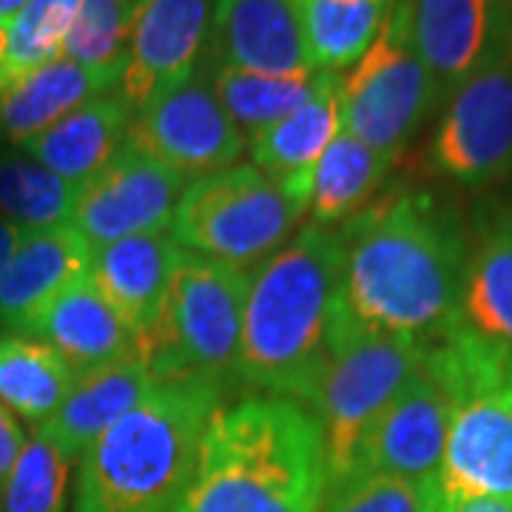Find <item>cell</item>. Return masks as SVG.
<instances>
[{"mask_svg":"<svg viewBox=\"0 0 512 512\" xmlns=\"http://www.w3.org/2000/svg\"><path fill=\"white\" fill-rule=\"evenodd\" d=\"M342 308L356 325L433 342L461 322L467 225L453 202L396 183L339 228Z\"/></svg>","mask_w":512,"mask_h":512,"instance_id":"cell-1","label":"cell"},{"mask_svg":"<svg viewBox=\"0 0 512 512\" xmlns=\"http://www.w3.org/2000/svg\"><path fill=\"white\" fill-rule=\"evenodd\" d=\"M339 313V231L305 225L251 276L237 382L268 396L311 404L328 367Z\"/></svg>","mask_w":512,"mask_h":512,"instance_id":"cell-2","label":"cell"},{"mask_svg":"<svg viewBox=\"0 0 512 512\" xmlns=\"http://www.w3.org/2000/svg\"><path fill=\"white\" fill-rule=\"evenodd\" d=\"M328 467L308 404L248 396L220 404L174 512H322Z\"/></svg>","mask_w":512,"mask_h":512,"instance_id":"cell-3","label":"cell"},{"mask_svg":"<svg viewBox=\"0 0 512 512\" xmlns=\"http://www.w3.org/2000/svg\"><path fill=\"white\" fill-rule=\"evenodd\" d=\"M211 379H165L80 456L72 512H174L222 404Z\"/></svg>","mask_w":512,"mask_h":512,"instance_id":"cell-4","label":"cell"},{"mask_svg":"<svg viewBox=\"0 0 512 512\" xmlns=\"http://www.w3.org/2000/svg\"><path fill=\"white\" fill-rule=\"evenodd\" d=\"M427 365L450 393L439 493L453 512L470 498H512V345L458 322L427 342Z\"/></svg>","mask_w":512,"mask_h":512,"instance_id":"cell-5","label":"cell"},{"mask_svg":"<svg viewBox=\"0 0 512 512\" xmlns=\"http://www.w3.org/2000/svg\"><path fill=\"white\" fill-rule=\"evenodd\" d=\"M248 288L251 274L245 268L180 248L163 313L137 345L154 382L211 379L225 390L239 384L237 356Z\"/></svg>","mask_w":512,"mask_h":512,"instance_id":"cell-6","label":"cell"},{"mask_svg":"<svg viewBox=\"0 0 512 512\" xmlns=\"http://www.w3.org/2000/svg\"><path fill=\"white\" fill-rule=\"evenodd\" d=\"M427 342L367 330L345 308L330 342V359L313 396V416L322 430L328 487L356 473V461L376 419L416 373Z\"/></svg>","mask_w":512,"mask_h":512,"instance_id":"cell-7","label":"cell"},{"mask_svg":"<svg viewBox=\"0 0 512 512\" xmlns=\"http://www.w3.org/2000/svg\"><path fill=\"white\" fill-rule=\"evenodd\" d=\"M305 211L259 168L231 165L185 185L171 239L183 251L248 271L291 239Z\"/></svg>","mask_w":512,"mask_h":512,"instance_id":"cell-8","label":"cell"},{"mask_svg":"<svg viewBox=\"0 0 512 512\" xmlns=\"http://www.w3.org/2000/svg\"><path fill=\"white\" fill-rule=\"evenodd\" d=\"M439 106L436 80L413 40L410 0H393L376 40L342 83V128L396 165Z\"/></svg>","mask_w":512,"mask_h":512,"instance_id":"cell-9","label":"cell"},{"mask_svg":"<svg viewBox=\"0 0 512 512\" xmlns=\"http://www.w3.org/2000/svg\"><path fill=\"white\" fill-rule=\"evenodd\" d=\"M128 140L188 183L237 165L245 134L214 92L205 63L134 111Z\"/></svg>","mask_w":512,"mask_h":512,"instance_id":"cell-10","label":"cell"},{"mask_svg":"<svg viewBox=\"0 0 512 512\" xmlns=\"http://www.w3.org/2000/svg\"><path fill=\"white\" fill-rule=\"evenodd\" d=\"M427 165L464 188H487L510 174L512 55L495 60L441 103Z\"/></svg>","mask_w":512,"mask_h":512,"instance_id":"cell-11","label":"cell"},{"mask_svg":"<svg viewBox=\"0 0 512 512\" xmlns=\"http://www.w3.org/2000/svg\"><path fill=\"white\" fill-rule=\"evenodd\" d=\"M185 185V177L126 140L109 163L77 185L69 222L92 248L137 234H165Z\"/></svg>","mask_w":512,"mask_h":512,"instance_id":"cell-12","label":"cell"},{"mask_svg":"<svg viewBox=\"0 0 512 512\" xmlns=\"http://www.w3.org/2000/svg\"><path fill=\"white\" fill-rule=\"evenodd\" d=\"M410 26L441 103L512 55V0H410Z\"/></svg>","mask_w":512,"mask_h":512,"instance_id":"cell-13","label":"cell"},{"mask_svg":"<svg viewBox=\"0 0 512 512\" xmlns=\"http://www.w3.org/2000/svg\"><path fill=\"white\" fill-rule=\"evenodd\" d=\"M447 433L450 393L427 359H421L416 373L367 433L353 476L379 473L407 481H439Z\"/></svg>","mask_w":512,"mask_h":512,"instance_id":"cell-14","label":"cell"},{"mask_svg":"<svg viewBox=\"0 0 512 512\" xmlns=\"http://www.w3.org/2000/svg\"><path fill=\"white\" fill-rule=\"evenodd\" d=\"M202 60L271 77L316 72L291 0H214Z\"/></svg>","mask_w":512,"mask_h":512,"instance_id":"cell-15","label":"cell"},{"mask_svg":"<svg viewBox=\"0 0 512 512\" xmlns=\"http://www.w3.org/2000/svg\"><path fill=\"white\" fill-rule=\"evenodd\" d=\"M214 0H148L128 40L117 92L137 111L177 86L202 60Z\"/></svg>","mask_w":512,"mask_h":512,"instance_id":"cell-16","label":"cell"},{"mask_svg":"<svg viewBox=\"0 0 512 512\" xmlns=\"http://www.w3.org/2000/svg\"><path fill=\"white\" fill-rule=\"evenodd\" d=\"M18 333L57 350L74 373L137 353V339L103 299V293L94 288L89 274L77 276L63 291H57L26 319Z\"/></svg>","mask_w":512,"mask_h":512,"instance_id":"cell-17","label":"cell"},{"mask_svg":"<svg viewBox=\"0 0 512 512\" xmlns=\"http://www.w3.org/2000/svg\"><path fill=\"white\" fill-rule=\"evenodd\" d=\"M342 83V72H325L322 86L302 109L248 137L254 168L305 208L316 163L342 128Z\"/></svg>","mask_w":512,"mask_h":512,"instance_id":"cell-18","label":"cell"},{"mask_svg":"<svg viewBox=\"0 0 512 512\" xmlns=\"http://www.w3.org/2000/svg\"><path fill=\"white\" fill-rule=\"evenodd\" d=\"M180 245L168 234H137L97 245L89 279L126 322L137 345L163 313Z\"/></svg>","mask_w":512,"mask_h":512,"instance_id":"cell-19","label":"cell"},{"mask_svg":"<svg viewBox=\"0 0 512 512\" xmlns=\"http://www.w3.org/2000/svg\"><path fill=\"white\" fill-rule=\"evenodd\" d=\"M461 325L512 345V205H478L467 228Z\"/></svg>","mask_w":512,"mask_h":512,"instance_id":"cell-20","label":"cell"},{"mask_svg":"<svg viewBox=\"0 0 512 512\" xmlns=\"http://www.w3.org/2000/svg\"><path fill=\"white\" fill-rule=\"evenodd\" d=\"M151 387L154 376L143 353H128L109 365L77 373L55 416L37 430L46 433L74 461L123 419L131 407L143 402Z\"/></svg>","mask_w":512,"mask_h":512,"instance_id":"cell-21","label":"cell"},{"mask_svg":"<svg viewBox=\"0 0 512 512\" xmlns=\"http://www.w3.org/2000/svg\"><path fill=\"white\" fill-rule=\"evenodd\" d=\"M92 251V242L72 222L26 231L15 256L0 271V328L18 333L57 291L89 274Z\"/></svg>","mask_w":512,"mask_h":512,"instance_id":"cell-22","label":"cell"},{"mask_svg":"<svg viewBox=\"0 0 512 512\" xmlns=\"http://www.w3.org/2000/svg\"><path fill=\"white\" fill-rule=\"evenodd\" d=\"M131 120L134 109L114 89L86 100L18 148L66 183L80 185L120 151L128 140Z\"/></svg>","mask_w":512,"mask_h":512,"instance_id":"cell-23","label":"cell"},{"mask_svg":"<svg viewBox=\"0 0 512 512\" xmlns=\"http://www.w3.org/2000/svg\"><path fill=\"white\" fill-rule=\"evenodd\" d=\"M120 72L57 57L0 94V146H23L97 94L114 92Z\"/></svg>","mask_w":512,"mask_h":512,"instance_id":"cell-24","label":"cell"},{"mask_svg":"<svg viewBox=\"0 0 512 512\" xmlns=\"http://www.w3.org/2000/svg\"><path fill=\"white\" fill-rule=\"evenodd\" d=\"M393 163L359 137L339 128L313 171L308 214L311 225H345L379 197Z\"/></svg>","mask_w":512,"mask_h":512,"instance_id":"cell-25","label":"cell"},{"mask_svg":"<svg viewBox=\"0 0 512 512\" xmlns=\"http://www.w3.org/2000/svg\"><path fill=\"white\" fill-rule=\"evenodd\" d=\"M72 365L49 345L0 333V402L29 424H46L74 382Z\"/></svg>","mask_w":512,"mask_h":512,"instance_id":"cell-26","label":"cell"},{"mask_svg":"<svg viewBox=\"0 0 512 512\" xmlns=\"http://www.w3.org/2000/svg\"><path fill=\"white\" fill-rule=\"evenodd\" d=\"M316 72H342L370 49L393 0H291Z\"/></svg>","mask_w":512,"mask_h":512,"instance_id":"cell-27","label":"cell"},{"mask_svg":"<svg viewBox=\"0 0 512 512\" xmlns=\"http://www.w3.org/2000/svg\"><path fill=\"white\" fill-rule=\"evenodd\" d=\"M205 66L211 72V83L220 103L231 114L239 131H245L248 137L279 123L291 111L302 109L322 86V77H325V72L302 74V77H271V74L239 72L228 66H211V63Z\"/></svg>","mask_w":512,"mask_h":512,"instance_id":"cell-28","label":"cell"},{"mask_svg":"<svg viewBox=\"0 0 512 512\" xmlns=\"http://www.w3.org/2000/svg\"><path fill=\"white\" fill-rule=\"evenodd\" d=\"M77 185L66 183L23 151L0 146V217L23 231L72 220Z\"/></svg>","mask_w":512,"mask_h":512,"instance_id":"cell-29","label":"cell"},{"mask_svg":"<svg viewBox=\"0 0 512 512\" xmlns=\"http://www.w3.org/2000/svg\"><path fill=\"white\" fill-rule=\"evenodd\" d=\"M80 0H29L6 26V49L0 57V94L20 77L63 55Z\"/></svg>","mask_w":512,"mask_h":512,"instance_id":"cell-30","label":"cell"},{"mask_svg":"<svg viewBox=\"0 0 512 512\" xmlns=\"http://www.w3.org/2000/svg\"><path fill=\"white\" fill-rule=\"evenodd\" d=\"M146 3L148 0H80L60 57L123 74L128 40Z\"/></svg>","mask_w":512,"mask_h":512,"instance_id":"cell-31","label":"cell"},{"mask_svg":"<svg viewBox=\"0 0 512 512\" xmlns=\"http://www.w3.org/2000/svg\"><path fill=\"white\" fill-rule=\"evenodd\" d=\"M72 458L46 433L35 430L9 481L0 490V512H63Z\"/></svg>","mask_w":512,"mask_h":512,"instance_id":"cell-32","label":"cell"},{"mask_svg":"<svg viewBox=\"0 0 512 512\" xmlns=\"http://www.w3.org/2000/svg\"><path fill=\"white\" fill-rule=\"evenodd\" d=\"M322 512H450L439 481H407L396 476H353L325 493Z\"/></svg>","mask_w":512,"mask_h":512,"instance_id":"cell-33","label":"cell"},{"mask_svg":"<svg viewBox=\"0 0 512 512\" xmlns=\"http://www.w3.org/2000/svg\"><path fill=\"white\" fill-rule=\"evenodd\" d=\"M23 444H26V433H23L20 421L6 404L0 402V490L12 476L20 453H23Z\"/></svg>","mask_w":512,"mask_h":512,"instance_id":"cell-34","label":"cell"},{"mask_svg":"<svg viewBox=\"0 0 512 512\" xmlns=\"http://www.w3.org/2000/svg\"><path fill=\"white\" fill-rule=\"evenodd\" d=\"M23 234H26V231H23L20 225H15V222H9L0 217V271H3V268L9 265V259L15 256Z\"/></svg>","mask_w":512,"mask_h":512,"instance_id":"cell-35","label":"cell"},{"mask_svg":"<svg viewBox=\"0 0 512 512\" xmlns=\"http://www.w3.org/2000/svg\"><path fill=\"white\" fill-rule=\"evenodd\" d=\"M453 512H512V498H470Z\"/></svg>","mask_w":512,"mask_h":512,"instance_id":"cell-36","label":"cell"},{"mask_svg":"<svg viewBox=\"0 0 512 512\" xmlns=\"http://www.w3.org/2000/svg\"><path fill=\"white\" fill-rule=\"evenodd\" d=\"M26 3L29 0H0V23H12V18L18 15Z\"/></svg>","mask_w":512,"mask_h":512,"instance_id":"cell-37","label":"cell"},{"mask_svg":"<svg viewBox=\"0 0 512 512\" xmlns=\"http://www.w3.org/2000/svg\"><path fill=\"white\" fill-rule=\"evenodd\" d=\"M6 26L9 23H0V57H3V49H6Z\"/></svg>","mask_w":512,"mask_h":512,"instance_id":"cell-38","label":"cell"}]
</instances>
